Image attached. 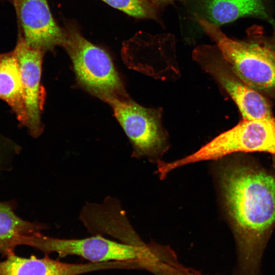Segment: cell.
Here are the masks:
<instances>
[{
	"label": "cell",
	"mask_w": 275,
	"mask_h": 275,
	"mask_svg": "<svg viewBox=\"0 0 275 275\" xmlns=\"http://www.w3.org/2000/svg\"><path fill=\"white\" fill-rule=\"evenodd\" d=\"M210 163L221 208L236 242L234 275H260L263 253L275 225V176L228 156Z\"/></svg>",
	"instance_id": "obj_1"
},
{
	"label": "cell",
	"mask_w": 275,
	"mask_h": 275,
	"mask_svg": "<svg viewBox=\"0 0 275 275\" xmlns=\"http://www.w3.org/2000/svg\"><path fill=\"white\" fill-rule=\"evenodd\" d=\"M194 19L216 43L225 60L249 86L275 99V40L259 29L243 40L227 36L218 26L194 14Z\"/></svg>",
	"instance_id": "obj_2"
},
{
	"label": "cell",
	"mask_w": 275,
	"mask_h": 275,
	"mask_svg": "<svg viewBox=\"0 0 275 275\" xmlns=\"http://www.w3.org/2000/svg\"><path fill=\"white\" fill-rule=\"evenodd\" d=\"M63 29L62 46L71 59L79 83L105 102L128 96L109 54L87 40L75 24L67 23Z\"/></svg>",
	"instance_id": "obj_3"
},
{
	"label": "cell",
	"mask_w": 275,
	"mask_h": 275,
	"mask_svg": "<svg viewBox=\"0 0 275 275\" xmlns=\"http://www.w3.org/2000/svg\"><path fill=\"white\" fill-rule=\"evenodd\" d=\"M26 245L46 255L54 253L60 257L77 256L93 263L135 262L143 267L152 262L156 256L155 244L133 245L113 241L100 235L81 239H62L37 232L29 237Z\"/></svg>",
	"instance_id": "obj_4"
},
{
	"label": "cell",
	"mask_w": 275,
	"mask_h": 275,
	"mask_svg": "<svg viewBox=\"0 0 275 275\" xmlns=\"http://www.w3.org/2000/svg\"><path fill=\"white\" fill-rule=\"evenodd\" d=\"M129 139L132 156L152 163L162 160L170 147L169 136L162 122L161 108H147L128 96L106 101Z\"/></svg>",
	"instance_id": "obj_5"
},
{
	"label": "cell",
	"mask_w": 275,
	"mask_h": 275,
	"mask_svg": "<svg viewBox=\"0 0 275 275\" xmlns=\"http://www.w3.org/2000/svg\"><path fill=\"white\" fill-rule=\"evenodd\" d=\"M253 152L268 153L275 159L274 117L242 119L193 153L172 161L170 166L176 170L196 162L215 160L236 152Z\"/></svg>",
	"instance_id": "obj_6"
},
{
	"label": "cell",
	"mask_w": 275,
	"mask_h": 275,
	"mask_svg": "<svg viewBox=\"0 0 275 275\" xmlns=\"http://www.w3.org/2000/svg\"><path fill=\"white\" fill-rule=\"evenodd\" d=\"M197 64L230 96L244 120L273 117L268 99L246 84L225 60L216 45H202L193 52Z\"/></svg>",
	"instance_id": "obj_7"
},
{
	"label": "cell",
	"mask_w": 275,
	"mask_h": 275,
	"mask_svg": "<svg viewBox=\"0 0 275 275\" xmlns=\"http://www.w3.org/2000/svg\"><path fill=\"white\" fill-rule=\"evenodd\" d=\"M26 43L44 53L63 45L65 34L54 20L47 0H10Z\"/></svg>",
	"instance_id": "obj_8"
},
{
	"label": "cell",
	"mask_w": 275,
	"mask_h": 275,
	"mask_svg": "<svg viewBox=\"0 0 275 275\" xmlns=\"http://www.w3.org/2000/svg\"><path fill=\"white\" fill-rule=\"evenodd\" d=\"M13 51L18 62L23 86L26 127L31 135L37 136L42 131L40 116L45 93L40 81L44 52L28 45L20 33Z\"/></svg>",
	"instance_id": "obj_9"
},
{
	"label": "cell",
	"mask_w": 275,
	"mask_h": 275,
	"mask_svg": "<svg viewBox=\"0 0 275 275\" xmlns=\"http://www.w3.org/2000/svg\"><path fill=\"white\" fill-rule=\"evenodd\" d=\"M199 4L200 17L218 26L243 17L269 18L264 0H199Z\"/></svg>",
	"instance_id": "obj_10"
},
{
	"label": "cell",
	"mask_w": 275,
	"mask_h": 275,
	"mask_svg": "<svg viewBox=\"0 0 275 275\" xmlns=\"http://www.w3.org/2000/svg\"><path fill=\"white\" fill-rule=\"evenodd\" d=\"M0 99L11 107L19 122L26 126L23 86L18 62L13 50L0 53Z\"/></svg>",
	"instance_id": "obj_11"
},
{
	"label": "cell",
	"mask_w": 275,
	"mask_h": 275,
	"mask_svg": "<svg viewBox=\"0 0 275 275\" xmlns=\"http://www.w3.org/2000/svg\"><path fill=\"white\" fill-rule=\"evenodd\" d=\"M44 229L42 225L22 219L15 214L10 203L0 202V254H15V248L24 245L27 237Z\"/></svg>",
	"instance_id": "obj_12"
},
{
	"label": "cell",
	"mask_w": 275,
	"mask_h": 275,
	"mask_svg": "<svg viewBox=\"0 0 275 275\" xmlns=\"http://www.w3.org/2000/svg\"><path fill=\"white\" fill-rule=\"evenodd\" d=\"M127 14L139 18L160 21L159 6L151 0H101Z\"/></svg>",
	"instance_id": "obj_13"
},
{
	"label": "cell",
	"mask_w": 275,
	"mask_h": 275,
	"mask_svg": "<svg viewBox=\"0 0 275 275\" xmlns=\"http://www.w3.org/2000/svg\"><path fill=\"white\" fill-rule=\"evenodd\" d=\"M155 4L159 6V7L161 5L169 4L172 3L175 1H181V0H151Z\"/></svg>",
	"instance_id": "obj_14"
},
{
	"label": "cell",
	"mask_w": 275,
	"mask_h": 275,
	"mask_svg": "<svg viewBox=\"0 0 275 275\" xmlns=\"http://www.w3.org/2000/svg\"><path fill=\"white\" fill-rule=\"evenodd\" d=\"M181 275H199L195 273H192L188 271H186L185 269H183L182 271Z\"/></svg>",
	"instance_id": "obj_15"
},
{
	"label": "cell",
	"mask_w": 275,
	"mask_h": 275,
	"mask_svg": "<svg viewBox=\"0 0 275 275\" xmlns=\"http://www.w3.org/2000/svg\"><path fill=\"white\" fill-rule=\"evenodd\" d=\"M4 164V163H3V160L1 158H0V170L2 169V167H3Z\"/></svg>",
	"instance_id": "obj_16"
},
{
	"label": "cell",
	"mask_w": 275,
	"mask_h": 275,
	"mask_svg": "<svg viewBox=\"0 0 275 275\" xmlns=\"http://www.w3.org/2000/svg\"><path fill=\"white\" fill-rule=\"evenodd\" d=\"M273 38H274V39L275 40V29H274V36H273Z\"/></svg>",
	"instance_id": "obj_17"
},
{
	"label": "cell",
	"mask_w": 275,
	"mask_h": 275,
	"mask_svg": "<svg viewBox=\"0 0 275 275\" xmlns=\"http://www.w3.org/2000/svg\"><path fill=\"white\" fill-rule=\"evenodd\" d=\"M163 251H164V250H163ZM162 254H163V253H162ZM161 256H162V255H161ZM159 260H160V259H159ZM156 263H157V262H156ZM156 263H155V264H156Z\"/></svg>",
	"instance_id": "obj_18"
}]
</instances>
